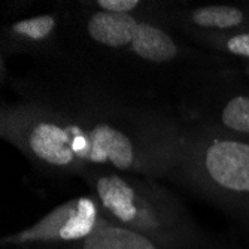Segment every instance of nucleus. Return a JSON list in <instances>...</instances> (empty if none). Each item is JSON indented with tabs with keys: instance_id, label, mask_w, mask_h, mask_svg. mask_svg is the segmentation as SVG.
<instances>
[{
	"instance_id": "nucleus-1",
	"label": "nucleus",
	"mask_w": 249,
	"mask_h": 249,
	"mask_svg": "<svg viewBox=\"0 0 249 249\" xmlns=\"http://www.w3.org/2000/svg\"><path fill=\"white\" fill-rule=\"evenodd\" d=\"M0 134L40 167L58 173L115 170L163 176L175 170L180 133L155 120L73 114L39 102L3 105Z\"/></svg>"
},
{
	"instance_id": "nucleus-2",
	"label": "nucleus",
	"mask_w": 249,
	"mask_h": 249,
	"mask_svg": "<svg viewBox=\"0 0 249 249\" xmlns=\"http://www.w3.org/2000/svg\"><path fill=\"white\" fill-rule=\"evenodd\" d=\"M81 176L107 221L139 231L169 249L194 243L197 236L187 212L152 179L115 170H87Z\"/></svg>"
},
{
	"instance_id": "nucleus-3",
	"label": "nucleus",
	"mask_w": 249,
	"mask_h": 249,
	"mask_svg": "<svg viewBox=\"0 0 249 249\" xmlns=\"http://www.w3.org/2000/svg\"><path fill=\"white\" fill-rule=\"evenodd\" d=\"M173 172L249 219V139L215 127L182 133Z\"/></svg>"
},
{
	"instance_id": "nucleus-4",
	"label": "nucleus",
	"mask_w": 249,
	"mask_h": 249,
	"mask_svg": "<svg viewBox=\"0 0 249 249\" xmlns=\"http://www.w3.org/2000/svg\"><path fill=\"white\" fill-rule=\"evenodd\" d=\"M103 218L94 197H76L53 209L32 227L5 237L2 243L15 246L78 243L91 236Z\"/></svg>"
},
{
	"instance_id": "nucleus-5",
	"label": "nucleus",
	"mask_w": 249,
	"mask_h": 249,
	"mask_svg": "<svg viewBox=\"0 0 249 249\" xmlns=\"http://www.w3.org/2000/svg\"><path fill=\"white\" fill-rule=\"evenodd\" d=\"M139 19L133 15H118L96 11L87 21V32L93 40L109 48H130Z\"/></svg>"
},
{
	"instance_id": "nucleus-6",
	"label": "nucleus",
	"mask_w": 249,
	"mask_h": 249,
	"mask_svg": "<svg viewBox=\"0 0 249 249\" xmlns=\"http://www.w3.org/2000/svg\"><path fill=\"white\" fill-rule=\"evenodd\" d=\"M73 249H169L154 239L114 224L106 218L87 239L73 243Z\"/></svg>"
},
{
	"instance_id": "nucleus-7",
	"label": "nucleus",
	"mask_w": 249,
	"mask_h": 249,
	"mask_svg": "<svg viewBox=\"0 0 249 249\" xmlns=\"http://www.w3.org/2000/svg\"><path fill=\"white\" fill-rule=\"evenodd\" d=\"M188 24L206 32L205 36L224 35L249 27V12L234 5H208L187 14Z\"/></svg>"
},
{
	"instance_id": "nucleus-8",
	"label": "nucleus",
	"mask_w": 249,
	"mask_h": 249,
	"mask_svg": "<svg viewBox=\"0 0 249 249\" xmlns=\"http://www.w3.org/2000/svg\"><path fill=\"white\" fill-rule=\"evenodd\" d=\"M58 19L55 15L42 14L27 19H19L6 29L8 43L12 50L43 48L55 35Z\"/></svg>"
},
{
	"instance_id": "nucleus-9",
	"label": "nucleus",
	"mask_w": 249,
	"mask_h": 249,
	"mask_svg": "<svg viewBox=\"0 0 249 249\" xmlns=\"http://www.w3.org/2000/svg\"><path fill=\"white\" fill-rule=\"evenodd\" d=\"M130 51L146 61L158 64L173 60L179 53L173 37L166 30L148 21L139 22Z\"/></svg>"
},
{
	"instance_id": "nucleus-10",
	"label": "nucleus",
	"mask_w": 249,
	"mask_h": 249,
	"mask_svg": "<svg viewBox=\"0 0 249 249\" xmlns=\"http://www.w3.org/2000/svg\"><path fill=\"white\" fill-rule=\"evenodd\" d=\"M215 128L234 138L249 139V96L237 94L229 99L219 110V124Z\"/></svg>"
},
{
	"instance_id": "nucleus-11",
	"label": "nucleus",
	"mask_w": 249,
	"mask_h": 249,
	"mask_svg": "<svg viewBox=\"0 0 249 249\" xmlns=\"http://www.w3.org/2000/svg\"><path fill=\"white\" fill-rule=\"evenodd\" d=\"M205 39L219 51L249 61V27L224 35L205 36Z\"/></svg>"
},
{
	"instance_id": "nucleus-12",
	"label": "nucleus",
	"mask_w": 249,
	"mask_h": 249,
	"mask_svg": "<svg viewBox=\"0 0 249 249\" xmlns=\"http://www.w3.org/2000/svg\"><path fill=\"white\" fill-rule=\"evenodd\" d=\"M143 3L139 0H97L94 6L99 11L118 14V15H133L134 11H138Z\"/></svg>"
},
{
	"instance_id": "nucleus-13",
	"label": "nucleus",
	"mask_w": 249,
	"mask_h": 249,
	"mask_svg": "<svg viewBox=\"0 0 249 249\" xmlns=\"http://www.w3.org/2000/svg\"><path fill=\"white\" fill-rule=\"evenodd\" d=\"M248 72H249V69H248Z\"/></svg>"
}]
</instances>
